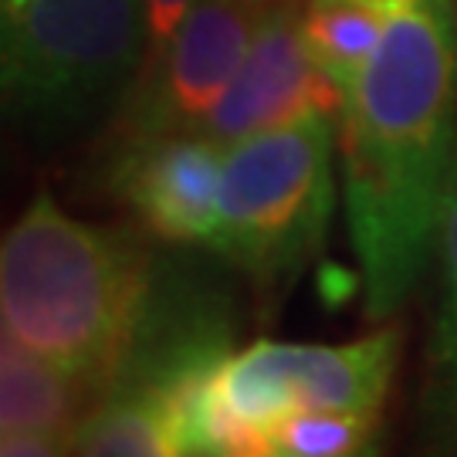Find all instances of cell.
<instances>
[{"label": "cell", "instance_id": "6da1fadb", "mask_svg": "<svg viewBox=\"0 0 457 457\" xmlns=\"http://www.w3.org/2000/svg\"><path fill=\"white\" fill-rule=\"evenodd\" d=\"M343 207L370 319L407 302L437 251L457 156V0H396L339 119Z\"/></svg>", "mask_w": 457, "mask_h": 457}, {"label": "cell", "instance_id": "7a4b0ae2", "mask_svg": "<svg viewBox=\"0 0 457 457\" xmlns=\"http://www.w3.org/2000/svg\"><path fill=\"white\" fill-rule=\"evenodd\" d=\"M156 295L160 281L143 247L122 230L65 213L48 190L4 234V332L79 379L96 400L132 356Z\"/></svg>", "mask_w": 457, "mask_h": 457}, {"label": "cell", "instance_id": "3957f363", "mask_svg": "<svg viewBox=\"0 0 457 457\" xmlns=\"http://www.w3.org/2000/svg\"><path fill=\"white\" fill-rule=\"evenodd\" d=\"M143 68L139 0H0L4 102L37 136H62L109 112Z\"/></svg>", "mask_w": 457, "mask_h": 457}, {"label": "cell", "instance_id": "277c9868", "mask_svg": "<svg viewBox=\"0 0 457 457\" xmlns=\"http://www.w3.org/2000/svg\"><path fill=\"white\" fill-rule=\"evenodd\" d=\"M336 119L312 115L228 146L211 247L258 288L292 285L336 213Z\"/></svg>", "mask_w": 457, "mask_h": 457}, {"label": "cell", "instance_id": "5b68a950", "mask_svg": "<svg viewBox=\"0 0 457 457\" xmlns=\"http://www.w3.org/2000/svg\"><path fill=\"white\" fill-rule=\"evenodd\" d=\"M396 332L345 345L258 343L228 353L190 407L194 454L264 457L271 427L302 410L379 413L396 370Z\"/></svg>", "mask_w": 457, "mask_h": 457}, {"label": "cell", "instance_id": "8992f818", "mask_svg": "<svg viewBox=\"0 0 457 457\" xmlns=\"http://www.w3.org/2000/svg\"><path fill=\"white\" fill-rule=\"evenodd\" d=\"M268 0H196L170 48L143 68L115 139L204 132L245 58Z\"/></svg>", "mask_w": 457, "mask_h": 457}, {"label": "cell", "instance_id": "52a82bcc", "mask_svg": "<svg viewBox=\"0 0 457 457\" xmlns=\"http://www.w3.org/2000/svg\"><path fill=\"white\" fill-rule=\"evenodd\" d=\"M345 96L305 48L302 0H268L241 65L204 132L220 146L312 115L343 119Z\"/></svg>", "mask_w": 457, "mask_h": 457}, {"label": "cell", "instance_id": "ba28073f", "mask_svg": "<svg viewBox=\"0 0 457 457\" xmlns=\"http://www.w3.org/2000/svg\"><path fill=\"white\" fill-rule=\"evenodd\" d=\"M220 146L207 132L115 139L109 183L139 224L170 245H211L220 211Z\"/></svg>", "mask_w": 457, "mask_h": 457}, {"label": "cell", "instance_id": "9c48e42d", "mask_svg": "<svg viewBox=\"0 0 457 457\" xmlns=\"http://www.w3.org/2000/svg\"><path fill=\"white\" fill-rule=\"evenodd\" d=\"M71 454L173 457L194 451L187 417L173 396L153 386H112L82 417Z\"/></svg>", "mask_w": 457, "mask_h": 457}, {"label": "cell", "instance_id": "30bf717a", "mask_svg": "<svg viewBox=\"0 0 457 457\" xmlns=\"http://www.w3.org/2000/svg\"><path fill=\"white\" fill-rule=\"evenodd\" d=\"M96 396L79 379L4 332L0 339V434L41 430L68 444Z\"/></svg>", "mask_w": 457, "mask_h": 457}, {"label": "cell", "instance_id": "8fae6325", "mask_svg": "<svg viewBox=\"0 0 457 457\" xmlns=\"http://www.w3.org/2000/svg\"><path fill=\"white\" fill-rule=\"evenodd\" d=\"M437 254H441V302L427 345L424 417L437 441L457 447V156L444 190Z\"/></svg>", "mask_w": 457, "mask_h": 457}, {"label": "cell", "instance_id": "7c38bea8", "mask_svg": "<svg viewBox=\"0 0 457 457\" xmlns=\"http://www.w3.org/2000/svg\"><path fill=\"white\" fill-rule=\"evenodd\" d=\"M383 24V11L356 0H302L305 48L345 98L379 48Z\"/></svg>", "mask_w": 457, "mask_h": 457}, {"label": "cell", "instance_id": "4fadbf2b", "mask_svg": "<svg viewBox=\"0 0 457 457\" xmlns=\"http://www.w3.org/2000/svg\"><path fill=\"white\" fill-rule=\"evenodd\" d=\"M379 413L302 410L271 427L264 457H349L370 451Z\"/></svg>", "mask_w": 457, "mask_h": 457}, {"label": "cell", "instance_id": "5bb4252c", "mask_svg": "<svg viewBox=\"0 0 457 457\" xmlns=\"http://www.w3.org/2000/svg\"><path fill=\"white\" fill-rule=\"evenodd\" d=\"M196 0H139L143 28H146V65H153L183 28Z\"/></svg>", "mask_w": 457, "mask_h": 457}, {"label": "cell", "instance_id": "9a60e30c", "mask_svg": "<svg viewBox=\"0 0 457 457\" xmlns=\"http://www.w3.org/2000/svg\"><path fill=\"white\" fill-rule=\"evenodd\" d=\"M68 444L41 434V430H11V434H0V454L4 457H54L65 454Z\"/></svg>", "mask_w": 457, "mask_h": 457}]
</instances>
